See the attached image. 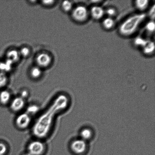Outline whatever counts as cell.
Instances as JSON below:
<instances>
[{"label":"cell","mask_w":155,"mask_h":155,"mask_svg":"<svg viewBox=\"0 0 155 155\" xmlns=\"http://www.w3.org/2000/svg\"><path fill=\"white\" fill-rule=\"evenodd\" d=\"M30 155L28 153H26V154H24V155Z\"/></svg>","instance_id":"f1b7e54d"},{"label":"cell","mask_w":155,"mask_h":155,"mask_svg":"<svg viewBox=\"0 0 155 155\" xmlns=\"http://www.w3.org/2000/svg\"><path fill=\"white\" fill-rule=\"evenodd\" d=\"M42 69L36 65L32 67L29 70L30 76L33 80H38L42 77Z\"/></svg>","instance_id":"7c38bea8"},{"label":"cell","mask_w":155,"mask_h":155,"mask_svg":"<svg viewBox=\"0 0 155 155\" xmlns=\"http://www.w3.org/2000/svg\"><path fill=\"white\" fill-rule=\"evenodd\" d=\"M29 95V92L27 90L24 89L21 91L20 95L19 96L24 99L26 100L27 98H28Z\"/></svg>","instance_id":"4316f807"},{"label":"cell","mask_w":155,"mask_h":155,"mask_svg":"<svg viewBox=\"0 0 155 155\" xmlns=\"http://www.w3.org/2000/svg\"><path fill=\"white\" fill-rule=\"evenodd\" d=\"M46 149V145L42 140L36 139L29 143L27 153L30 155H43Z\"/></svg>","instance_id":"3957f363"},{"label":"cell","mask_w":155,"mask_h":155,"mask_svg":"<svg viewBox=\"0 0 155 155\" xmlns=\"http://www.w3.org/2000/svg\"><path fill=\"white\" fill-rule=\"evenodd\" d=\"M6 59L10 61L14 64L18 63L20 60L21 56L19 50L16 48H11L6 52Z\"/></svg>","instance_id":"9c48e42d"},{"label":"cell","mask_w":155,"mask_h":155,"mask_svg":"<svg viewBox=\"0 0 155 155\" xmlns=\"http://www.w3.org/2000/svg\"><path fill=\"white\" fill-rule=\"evenodd\" d=\"M69 98L64 94H60L54 99L49 107L36 120L32 133L36 139L42 140L48 137L51 131L55 117L67 108Z\"/></svg>","instance_id":"6da1fadb"},{"label":"cell","mask_w":155,"mask_h":155,"mask_svg":"<svg viewBox=\"0 0 155 155\" xmlns=\"http://www.w3.org/2000/svg\"><path fill=\"white\" fill-rule=\"evenodd\" d=\"M11 92L7 89H3L0 92V104L6 106L10 104L12 100Z\"/></svg>","instance_id":"30bf717a"},{"label":"cell","mask_w":155,"mask_h":155,"mask_svg":"<svg viewBox=\"0 0 155 155\" xmlns=\"http://www.w3.org/2000/svg\"><path fill=\"white\" fill-rule=\"evenodd\" d=\"M9 79L7 74L0 72V89H3L7 86Z\"/></svg>","instance_id":"ac0fdd59"},{"label":"cell","mask_w":155,"mask_h":155,"mask_svg":"<svg viewBox=\"0 0 155 155\" xmlns=\"http://www.w3.org/2000/svg\"><path fill=\"white\" fill-rule=\"evenodd\" d=\"M35 60L36 66L43 69H47L51 66L53 58L49 53L46 51H41L36 55Z\"/></svg>","instance_id":"277c9868"},{"label":"cell","mask_w":155,"mask_h":155,"mask_svg":"<svg viewBox=\"0 0 155 155\" xmlns=\"http://www.w3.org/2000/svg\"><path fill=\"white\" fill-rule=\"evenodd\" d=\"M32 119V117L27 112H21L15 118V125L19 130H26L31 125Z\"/></svg>","instance_id":"8992f818"},{"label":"cell","mask_w":155,"mask_h":155,"mask_svg":"<svg viewBox=\"0 0 155 155\" xmlns=\"http://www.w3.org/2000/svg\"><path fill=\"white\" fill-rule=\"evenodd\" d=\"M61 7L62 10L65 13L71 12L73 9V4L72 2L69 1H63Z\"/></svg>","instance_id":"e0dca14e"},{"label":"cell","mask_w":155,"mask_h":155,"mask_svg":"<svg viewBox=\"0 0 155 155\" xmlns=\"http://www.w3.org/2000/svg\"><path fill=\"white\" fill-rule=\"evenodd\" d=\"M149 1L148 0H137L135 2L136 8L141 12L144 11L148 8Z\"/></svg>","instance_id":"9a60e30c"},{"label":"cell","mask_w":155,"mask_h":155,"mask_svg":"<svg viewBox=\"0 0 155 155\" xmlns=\"http://www.w3.org/2000/svg\"><path fill=\"white\" fill-rule=\"evenodd\" d=\"M104 9L100 6H94L91 9V16L95 20L101 19L104 16Z\"/></svg>","instance_id":"8fae6325"},{"label":"cell","mask_w":155,"mask_h":155,"mask_svg":"<svg viewBox=\"0 0 155 155\" xmlns=\"http://www.w3.org/2000/svg\"><path fill=\"white\" fill-rule=\"evenodd\" d=\"M21 57L27 58L31 54V50L30 48L27 46H23L19 50Z\"/></svg>","instance_id":"ffe728a7"},{"label":"cell","mask_w":155,"mask_h":155,"mask_svg":"<svg viewBox=\"0 0 155 155\" xmlns=\"http://www.w3.org/2000/svg\"><path fill=\"white\" fill-rule=\"evenodd\" d=\"M8 146L4 142H0V155H5L8 151Z\"/></svg>","instance_id":"603a6c76"},{"label":"cell","mask_w":155,"mask_h":155,"mask_svg":"<svg viewBox=\"0 0 155 155\" xmlns=\"http://www.w3.org/2000/svg\"><path fill=\"white\" fill-rule=\"evenodd\" d=\"M9 105L12 111L15 113H19L25 108L26 100L18 96L12 98Z\"/></svg>","instance_id":"52a82bcc"},{"label":"cell","mask_w":155,"mask_h":155,"mask_svg":"<svg viewBox=\"0 0 155 155\" xmlns=\"http://www.w3.org/2000/svg\"><path fill=\"white\" fill-rule=\"evenodd\" d=\"M146 16L145 14L142 13L132 15L127 18L120 26L118 30L120 34L124 37H129L134 34Z\"/></svg>","instance_id":"7a4b0ae2"},{"label":"cell","mask_w":155,"mask_h":155,"mask_svg":"<svg viewBox=\"0 0 155 155\" xmlns=\"http://www.w3.org/2000/svg\"><path fill=\"white\" fill-rule=\"evenodd\" d=\"M148 15L151 19V20L154 21L155 17V5L154 4L153 5L152 7L150 9Z\"/></svg>","instance_id":"484cf974"},{"label":"cell","mask_w":155,"mask_h":155,"mask_svg":"<svg viewBox=\"0 0 155 155\" xmlns=\"http://www.w3.org/2000/svg\"><path fill=\"white\" fill-rule=\"evenodd\" d=\"M40 110V107L36 104H30L27 106L26 112L28 114L32 117L37 115Z\"/></svg>","instance_id":"5bb4252c"},{"label":"cell","mask_w":155,"mask_h":155,"mask_svg":"<svg viewBox=\"0 0 155 155\" xmlns=\"http://www.w3.org/2000/svg\"><path fill=\"white\" fill-rule=\"evenodd\" d=\"M148 40H147L141 37H137L134 39V43L136 46L140 48H143L148 43Z\"/></svg>","instance_id":"44dd1931"},{"label":"cell","mask_w":155,"mask_h":155,"mask_svg":"<svg viewBox=\"0 0 155 155\" xmlns=\"http://www.w3.org/2000/svg\"><path fill=\"white\" fill-rule=\"evenodd\" d=\"M115 21L112 18L108 17L105 18L102 22V25L106 30H110L113 28L115 25Z\"/></svg>","instance_id":"2e32d148"},{"label":"cell","mask_w":155,"mask_h":155,"mask_svg":"<svg viewBox=\"0 0 155 155\" xmlns=\"http://www.w3.org/2000/svg\"><path fill=\"white\" fill-rule=\"evenodd\" d=\"M57 2L55 1H41V4L44 7L51 8L55 5Z\"/></svg>","instance_id":"cb8c5ba5"},{"label":"cell","mask_w":155,"mask_h":155,"mask_svg":"<svg viewBox=\"0 0 155 155\" xmlns=\"http://www.w3.org/2000/svg\"><path fill=\"white\" fill-rule=\"evenodd\" d=\"M28 2L29 3H30V4H36V2L38 1H29Z\"/></svg>","instance_id":"83f0119b"},{"label":"cell","mask_w":155,"mask_h":155,"mask_svg":"<svg viewBox=\"0 0 155 155\" xmlns=\"http://www.w3.org/2000/svg\"><path fill=\"white\" fill-rule=\"evenodd\" d=\"M155 48L154 42L152 41H149L147 45L142 48L143 52L146 55H151L154 52Z\"/></svg>","instance_id":"4fadbf2b"},{"label":"cell","mask_w":155,"mask_h":155,"mask_svg":"<svg viewBox=\"0 0 155 155\" xmlns=\"http://www.w3.org/2000/svg\"><path fill=\"white\" fill-rule=\"evenodd\" d=\"M71 13V17L77 22L82 23L87 20L89 16L87 8L85 6L80 5L73 9Z\"/></svg>","instance_id":"5b68a950"},{"label":"cell","mask_w":155,"mask_h":155,"mask_svg":"<svg viewBox=\"0 0 155 155\" xmlns=\"http://www.w3.org/2000/svg\"><path fill=\"white\" fill-rule=\"evenodd\" d=\"M106 13L109 16V17L112 18V17L116 15V10L113 8H109L106 11Z\"/></svg>","instance_id":"d4e9b609"},{"label":"cell","mask_w":155,"mask_h":155,"mask_svg":"<svg viewBox=\"0 0 155 155\" xmlns=\"http://www.w3.org/2000/svg\"><path fill=\"white\" fill-rule=\"evenodd\" d=\"M87 145L86 141L81 139L75 140L70 144L71 151L74 154L81 155L85 152L87 149Z\"/></svg>","instance_id":"ba28073f"},{"label":"cell","mask_w":155,"mask_h":155,"mask_svg":"<svg viewBox=\"0 0 155 155\" xmlns=\"http://www.w3.org/2000/svg\"><path fill=\"white\" fill-rule=\"evenodd\" d=\"M92 131L88 128L83 129L80 133L81 139L85 141L89 140L92 137Z\"/></svg>","instance_id":"d6986e66"},{"label":"cell","mask_w":155,"mask_h":155,"mask_svg":"<svg viewBox=\"0 0 155 155\" xmlns=\"http://www.w3.org/2000/svg\"><path fill=\"white\" fill-rule=\"evenodd\" d=\"M146 30L149 33L154 32L155 29V24L154 21L151 20L147 23L145 26Z\"/></svg>","instance_id":"7402d4cb"}]
</instances>
